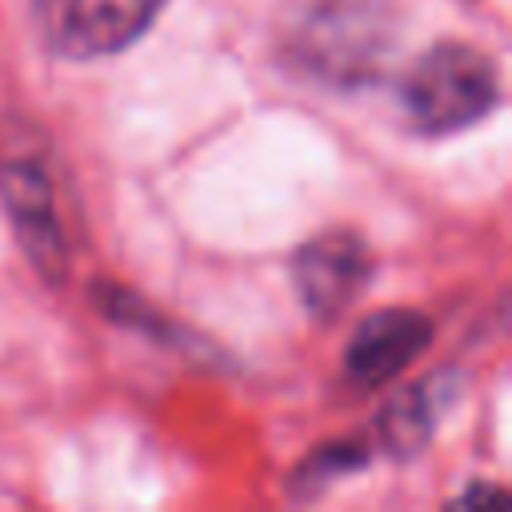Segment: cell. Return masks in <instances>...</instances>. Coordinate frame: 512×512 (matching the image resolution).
I'll return each mask as SVG.
<instances>
[{
    "label": "cell",
    "instance_id": "3",
    "mask_svg": "<svg viewBox=\"0 0 512 512\" xmlns=\"http://www.w3.org/2000/svg\"><path fill=\"white\" fill-rule=\"evenodd\" d=\"M364 276H368V256H364L360 240L348 232H332V236L312 240L296 260L300 292H304L308 308L320 316L340 312L360 292Z\"/></svg>",
    "mask_w": 512,
    "mask_h": 512
},
{
    "label": "cell",
    "instance_id": "4",
    "mask_svg": "<svg viewBox=\"0 0 512 512\" xmlns=\"http://www.w3.org/2000/svg\"><path fill=\"white\" fill-rule=\"evenodd\" d=\"M428 344V320L416 312H380L360 324L348 344V376L356 384H380L396 376Z\"/></svg>",
    "mask_w": 512,
    "mask_h": 512
},
{
    "label": "cell",
    "instance_id": "2",
    "mask_svg": "<svg viewBox=\"0 0 512 512\" xmlns=\"http://www.w3.org/2000/svg\"><path fill=\"white\" fill-rule=\"evenodd\" d=\"M164 0H36L44 40L72 60H92L128 48L160 12Z\"/></svg>",
    "mask_w": 512,
    "mask_h": 512
},
{
    "label": "cell",
    "instance_id": "1",
    "mask_svg": "<svg viewBox=\"0 0 512 512\" xmlns=\"http://www.w3.org/2000/svg\"><path fill=\"white\" fill-rule=\"evenodd\" d=\"M400 100L420 132H456L492 108L496 72L488 56L468 44H436L404 76Z\"/></svg>",
    "mask_w": 512,
    "mask_h": 512
}]
</instances>
